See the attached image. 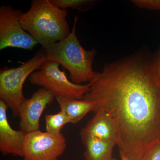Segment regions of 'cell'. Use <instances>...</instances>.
<instances>
[{"mask_svg":"<svg viewBox=\"0 0 160 160\" xmlns=\"http://www.w3.org/2000/svg\"><path fill=\"white\" fill-rule=\"evenodd\" d=\"M84 99L111 118L116 145L130 160H141L160 144V80L155 56L140 51L95 72Z\"/></svg>","mask_w":160,"mask_h":160,"instance_id":"1","label":"cell"},{"mask_svg":"<svg viewBox=\"0 0 160 160\" xmlns=\"http://www.w3.org/2000/svg\"><path fill=\"white\" fill-rule=\"evenodd\" d=\"M67 15L66 9L54 6L49 0H33L29 10L21 13L20 22L24 29L46 48L70 34Z\"/></svg>","mask_w":160,"mask_h":160,"instance_id":"2","label":"cell"},{"mask_svg":"<svg viewBox=\"0 0 160 160\" xmlns=\"http://www.w3.org/2000/svg\"><path fill=\"white\" fill-rule=\"evenodd\" d=\"M78 20L76 16L73 28L67 37L44 49L47 60L62 66L69 71L72 82L81 85L90 82L94 78L95 72L92 66L97 51L94 49L86 50L81 45L76 33Z\"/></svg>","mask_w":160,"mask_h":160,"instance_id":"3","label":"cell"},{"mask_svg":"<svg viewBox=\"0 0 160 160\" xmlns=\"http://www.w3.org/2000/svg\"><path fill=\"white\" fill-rule=\"evenodd\" d=\"M47 60L46 49L42 47L33 57L19 67L1 69L0 100L11 109L13 116H18L20 107L26 100L23 92L25 81Z\"/></svg>","mask_w":160,"mask_h":160,"instance_id":"4","label":"cell"},{"mask_svg":"<svg viewBox=\"0 0 160 160\" xmlns=\"http://www.w3.org/2000/svg\"><path fill=\"white\" fill-rule=\"evenodd\" d=\"M59 64L47 60L41 66V69L32 72L29 81L32 85L42 86L52 92L56 96L82 100L88 92L91 83L78 85L69 81L65 71L59 69Z\"/></svg>","mask_w":160,"mask_h":160,"instance_id":"5","label":"cell"},{"mask_svg":"<svg viewBox=\"0 0 160 160\" xmlns=\"http://www.w3.org/2000/svg\"><path fill=\"white\" fill-rule=\"evenodd\" d=\"M22 12L10 6L0 8V50L8 47L32 50L38 44L23 28L20 22Z\"/></svg>","mask_w":160,"mask_h":160,"instance_id":"6","label":"cell"},{"mask_svg":"<svg viewBox=\"0 0 160 160\" xmlns=\"http://www.w3.org/2000/svg\"><path fill=\"white\" fill-rule=\"evenodd\" d=\"M66 138L40 130L27 132L23 145L24 160H58L66 150Z\"/></svg>","mask_w":160,"mask_h":160,"instance_id":"7","label":"cell"},{"mask_svg":"<svg viewBox=\"0 0 160 160\" xmlns=\"http://www.w3.org/2000/svg\"><path fill=\"white\" fill-rule=\"evenodd\" d=\"M55 95L42 88L22 104L18 111L20 129L26 132L39 130L40 120L43 111L54 100Z\"/></svg>","mask_w":160,"mask_h":160,"instance_id":"8","label":"cell"},{"mask_svg":"<svg viewBox=\"0 0 160 160\" xmlns=\"http://www.w3.org/2000/svg\"><path fill=\"white\" fill-rule=\"evenodd\" d=\"M8 106L0 100V151L3 155L23 157V145L27 132L12 128L7 118Z\"/></svg>","mask_w":160,"mask_h":160,"instance_id":"9","label":"cell"},{"mask_svg":"<svg viewBox=\"0 0 160 160\" xmlns=\"http://www.w3.org/2000/svg\"><path fill=\"white\" fill-rule=\"evenodd\" d=\"M82 139L94 138L116 143L114 125L108 113L99 110L81 132Z\"/></svg>","mask_w":160,"mask_h":160,"instance_id":"10","label":"cell"},{"mask_svg":"<svg viewBox=\"0 0 160 160\" xmlns=\"http://www.w3.org/2000/svg\"><path fill=\"white\" fill-rule=\"evenodd\" d=\"M55 98L61 111L66 114L71 124L79 122L87 113L94 109V103L90 100L76 99L59 96Z\"/></svg>","mask_w":160,"mask_h":160,"instance_id":"11","label":"cell"},{"mask_svg":"<svg viewBox=\"0 0 160 160\" xmlns=\"http://www.w3.org/2000/svg\"><path fill=\"white\" fill-rule=\"evenodd\" d=\"M85 146L86 160H112V152L116 143L94 138L82 139Z\"/></svg>","mask_w":160,"mask_h":160,"instance_id":"12","label":"cell"},{"mask_svg":"<svg viewBox=\"0 0 160 160\" xmlns=\"http://www.w3.org/2000/svg\"><path fill=\"white\" fill-rule=\"evenodd\" d=\"M45 121L46 132L54 135L61 134L63 127L69 123L68 118L61 110L55 114L46 115Z\"/></svg>","mask_w":160,"mask_h":160,"instance_id":"13","label":"cell"},{"mask_svg":"<svg viewBox=\"0 0 160 160\" xmlns=\"http://www.w3.org/2000/svg\"><path fill=\"white\" fill-rule=\"evenodd\" d=\"M50 2L58 8L66 9L67 8L85 12L91 9L98 2L94 0H49Z\"/></svg>","mask_w":160,"mask_h":160,"instance_id":"14","label":"cell"},{"mask_svg":"<svg viewBox=\"0 0 160 160\" xmlns=\"http://www.w3.org/2000/svg\"><path fill=\"white\" fill-rule=\"evenodd\" d=\"M131 2L139 8L160 10V0H132Z\"/></svg>","mask_w":160,"mask_h":160,"instance_id":"15","label":"cell"},{"mask_svg":"<svg viewBox=\"0 0 160 160\" xmlns=\"http://www.w3.org/2000/svg\"><path fill=\"white\" fill-rule=\"evenodd\" d=\"M141 160H160V144L152 147Z\"/></svg>","mask_w":160,"mask_h":160,"instance_id":"16","label":"cell"},{"mask_svg":"<svg viewBox=\"0 0 160 160\" xmlns=\"http://www.w3.org/2000/svg\"><path fill=\"white\" fill-rule=\"evenodd\" d=\"M155 59L157 69L159 78L160 80V47L159 49L157 54L155 56Z\"/></svg>","mask_w":160,"mask_h":160,"instance_id":"17","label":"cell"},{"mask_svg":"<svg viewBox=\"0 0 160 160\" xmlns=\"http://www.w3.org/2000/svg\"><path fill=\"white\" fill-rule=\"evenodd\" d=\"M120 157H121V160H130L129 158L127 157L126 154L123 152L122 151H120Z\"/></svg>","mask_w":160,"mask_h":160,"instance_id":"18","label":"cell"},{"mask_svg":"<svg viewBox=\"0 0 160 160\" xmlns=\"http://www.w3.org/2000/svg\"><path fill=\"white\" fill-rule=\"evenodd\" d=\"M117 160L116 159H115V158H113V160Z\"/></svg>","mask_w":160,"mask_h":160,"instance_id":"19","label":"cell"}]
</instances>
